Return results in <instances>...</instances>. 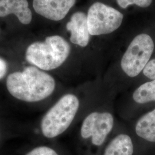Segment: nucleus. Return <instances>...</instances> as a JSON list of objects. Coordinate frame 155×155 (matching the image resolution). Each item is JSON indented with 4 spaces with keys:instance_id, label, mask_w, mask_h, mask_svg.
Listing matches in <instances>:
<instances>
[{
    "instance_id": "obj_10",
    "label": "nucleus",
    "mask_w": 155,
    "mask_h": 155,
    "mask_svg": "<svg viewBox=\"0 0 155 155\" xmlns=\"http://www.w3.org/2000/svg\"><path fill=\"white\" fill-rule=\"evenodd\" d=\"M133 145L130 137L125 134L118 135L106 147L104 155H132Z\"/></svg>"
},
{
    "instance_id": "obj_13",
    "label": "nucleus",
    "mask_w": 155,
    "mask_h": 155,
    "mask_svg": "<svg viewBox=\"0 0 155 155\" xmlns=\"http://www.w3.org/2000/svg\"><path fill=\"white\" fill-rule=\"evenodd\" d=\"M118 5L123 9H126L128 6L136 5L141 8L148 7L152 0H116Z\"/></svg>"
},
{
    "instance_id": "obj_4",
    "label": "nucleus",
    "mask_w": 155,
    "mask_h": 155,
    "mask_svg": "<svg viewBox=\"0 0 155 155\" xmlns=\"http://www.w3.org/2000/svg\"><path fill=\"white\" fill-rule=\"evenodd\" d=\"M154 43L150 35L142 33L134 38L122 57L121 66L127 76H137L150 61Z\"/></svg>"
},
{
    "instance_id": "obj_12",
    "label": "nucleus",
    "mask_w": 155,
    "mask_h": 155,
    "mask_svg": "<svg viewBox=\"0 0 155 155\" xmlns=\"http://www.w3.org/2000/svg\"><path fill=\"white\" fill-rule=\"evenodd\" d=\"M133 98L141 104L155 101V79L141 84L133 93Z\"/></svg>"
},
{
    "instance_id": "obj_16",
    "label": "nucleus",
    "mask_w": 155,
    "mask_h": 155,
    "mask_svg": "<svg viewBox=\"0 0 155 155\" xmlns=\"http://www.w3.org/2000/svg\"><path fill=\"white\" fill-rule=\"evenodd\" d=\"M7 71V64L6 61L0 58V80L5 77Z\"/></svg>"
},
{
    "instance_id": "obj_7",
    "label": "nucleus",
    "mask_w": 155,
    "mask_h": 155,
    "mask_svg": "<svg viewBox=\"0 0 155 155\" xmlns=\"http://www.w3.org/2000/svg\"><path fill=\"white\" fill-rule=\"evenodd\" d=\"M77 0H33V7L38 14L53 21L66 16Z\"/></svg>"
},
{
    "instance_id": "obj_11",
    "label": "nucleus",
    "mask_w": 155,
    "mask_h": 155,
    "mask_svg": "<svg viewBox=\"0 0 155 155\" xmlns=\"http://www.w3.org/2000/svg\"><path fill=\"white\" fill-rule=\"evenodd\" d=\"M136 132L145 140L155 142V109L139 119L136 124Z\"/></svg>"
},
{
    "instance_id": "obj_8",
    "label": "nucleus",
    "mask_w": 155,
    "mask_h": 155,
    "mask_svg": "<svg viewBox=\"0 0 155 155\" xmlns=\"http://www.w3.org/2000/svg\"><path fill=\"white\" fill-rule=\"evenodd\" d=\"M67 30L71 32L70 41L73 44L82 47L87 46L90 40L87 17L82 12H77L71 17L70 21L67 22Z\"/></svg>"
},
{
    "instance_id": "obj_6",
    "label": "nucleus",
    "mask_w": 155,
    "mask_h": 155,
    "mask_svg": "<svg viewBox=\"0 0 155 155\" xmlns=\"http://www.w3.org/2000/svg\"><path fill=\"white\" fill-rule=\"evenodd\" d=\"M114 119L107 112H93L83 121L81 134L83 139L91 137V142L96 146L103 144L113 127Z\"/></svg>"
},
{
    "instance_id": "obj_5",
    "label": "nucleus",
    "mask_w": 155,
    "mask_h": 155,
    "mask_svg": "<svg viewBox=\"0 0 155 155\" xmlns=\"http://www.w3.org/2000/svg\"><path fill=\"white\" fill-rule=\"evenodd\" d=\"M87 24L90 35L111 33L120 27L124 16L116 9L101 2H95L89 8Z\"/></svg>"
},
{
    "instance_id": "obj_9",
    "label": "nucleus",
    "mask_w": 155,
    "mask_h": 155,
    "mask_svg": "<svg viewBox=\"0 0 155 155\" xmlns=\"http://www.w3.org/2000/svg\"><path fill=\"white\" fill-rule=\"evenodd\" d=\"M11 14H14L24 25L29 24L32 19L27 0H0V17Z\"/></svg>"
},
{
    "instance_id": "obj_3",
    "label": "nucleus",
    "mask_w": 155,
    "mask_h": 155,
    "mask_svg": "<svg viewBox=\"0 0 155 155\" xmlns=\"http://www.w3.org/2000/svg\"><path fill=\"white\" fill-rule=\"evenodd\" d=\"M79 107V101L73 94L63 96L45 114L41 122L42 133L47 138H54L70 127Z\"/></svg>"
},
{
    "instance_id": "obj_2",
    "label": "nucleus",
    "mask_w": 155,
    "mask_h": 155,
    "mask_svg": "<svg viewBox=\"0 0 155 155\" xmlns=\"http://www.w3.org/2000/svg\"><path fill=\"white\" fill-rule=\"evenodd\" d=\"M70 45L58 35L47 37L43 42H35L26 51L25 58L29 63L41 70L57 68L66 61L70 53Z\"/></svg>"
},
{
    "instance_id": "obj_1",
    "label": "nucleus",
    "mask_w": 155,
    "mask_h": 155,
    "mask_svg": "<svg viewBox=\"0 0 155 155\" xmlns=\"http://www.w3.org/2000/svg\"><path fill=\"white\" fill-rule=\"evenodd\" d=\"M9 93L18 100L34 102L45 100L55 88V81L36 67H25L22 72L11 74L6 80Z\"/></svg>"
},
{
    "instance_id": "obj_15",
    "label": "nucleus",
    "mask_w": 155,
    "mask_h": 155,
    "mask_svg": "<svg viewBox=\"0 0 155 155\" xmlns=\"http://www.w3.org/2000/svg\"><path fill=\"white\" fill-rule=\"evenodd\" d=\"M143 74L145 77L150 79H155V59L148 61L143 70Z\"/></svg>"
},
{
    "instance_id": "obj_14",
    "label": "nucleus",
    "mask_w": 155,
    "mask_h": 155,
    "mask_svg": "<svg viewBox=\"0 0 155 155\" xmlns=\"http://www.w3.org/2000/svg\"><path fill=\"white\" fill-rule=\"evenodd\" d=\"M26 155H58L52 148L47 147H39L29 152Z\"/></svg>"
}]
</instances>
